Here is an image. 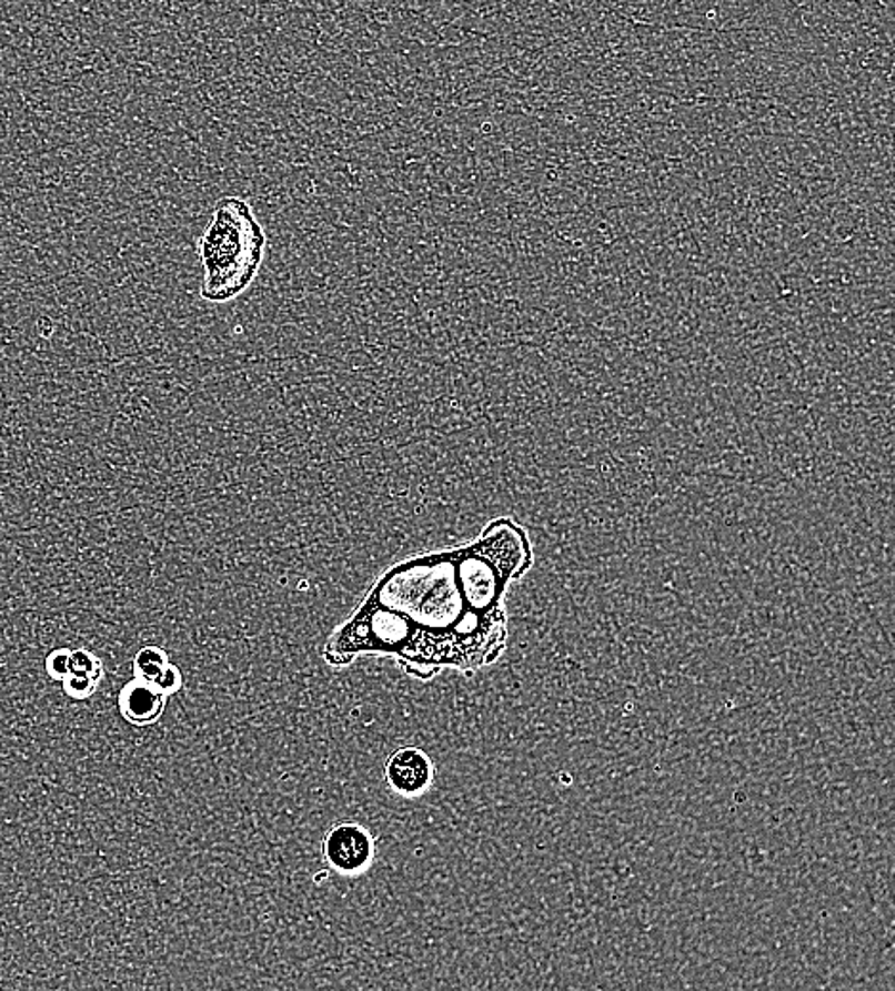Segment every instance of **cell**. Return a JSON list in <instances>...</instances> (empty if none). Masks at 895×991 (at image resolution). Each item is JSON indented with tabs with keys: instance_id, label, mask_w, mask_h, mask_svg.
Returning <instances> with one entry per match:
<instances>
[{
	"instance_id": "obj_1",
	"label": "cell",
	"mask_w": 895,
	"mask_h": 991,
	"mask_svg": "<svg viewBox=\"0 0 895 991\" xmlns=\"http://www.w3.org/2000/svg\"><path fill=\"white\" fill-rule=\"evenodd\" d=\"M366 599L409 621L413 635L395 658L419 679H432L443 668H483L506 647V613L480 614L469 607L456 576L455 549L401 560L380 576Z\"/></svg>"
},
{
	"instance_id": "obj_2",
	"label": "cell",
	"mask_w": 895,
	"mask_h": 991,
	"mask_svg": "<svg viewBox=\"0 0 895 991\" xmlns=\"http://www.w3.org/2000/svg\"><path fill=\"white\" fill-rule=\"evenodd\" d=\"M204 283L201 297L225 304L241 296L264 263L265 231L241 196H224L198 243Z\"/></svg>"
},
{
	"instance_id": "obj_3",
	"label": "cell",
	"mask_w": 895,
	"mask_h": 991,
	"mask_svg": "<svg viewBox=\"0 0 895 991\" xmlns=\"http://www.w3.org/2000/svg\"><path fill=\"white\" fill-rule=\"evenodd\" d=\"M321 850L329 866L340 876H361L373 863L374 839L361 823L339 822L326 831Z\"/></svg>"
},
{
	"instance_id": "obj_4",
	"label": "cell",
	"mask_w": 895,
	"mask_h": 991,
	"mask_svg": "<svg viewBox=\"0 0 895 991\" xmlns=\"http://www.w3.org/2000/svg\"><path fill=\"white\" fill-rule=\"evenodd\" d=\"M434 762L426 751L416 746L395 749L386 762V780L395 793L421 797L434 782Z\"/></svg>"
},
{
	"instance_id": "obj_5",
	"label": "cell",
	"mask_w": 895,
	"mask_h": 991,
	"mask_svg": "<svg viewBox=\"0 0 895 991\" xmlns=\"http://www.w3.org/2000/svg\"><path fill=\"white\" fill-rule=\"evenodd\" d=\"M164 701L167 695L163 690L137 677L122 688L119 695V709L122 717L132 725H151L163 714Z\"/></svg>"
},
{
	"instance_id": "obj_6",
	"label": "cell",
	"mask_w": 895,
	"mask_h": 991,
	"mask_svg": "<svg viewBox=\"0 0 895 991\" xmlns=\"http://www.w3.org/2000/svg\"><path fill=\"white\" fill-rule=\"evenodd\" d=\"M134 671L138 679L155 685L164 695H172L182 687V674L177 666H170L163 648L143 647L134 658Z\"/></svg>"
},
{
	"instance_id": "obj_7",
	"label": "cell",
	"mask_w": 895,
	"mask_h": 991,
	"mask_svg": "<svg viewBox=\"0 0 895 991\" xmlns=\"http://www.w3.org/2000/svg\"><path fill=\"white\" fill-rule=\"evenodd\" d=\"M103 668L102 661L100 658H95L92 653L89 650H71V655H69V671L68 675H77V677H90V679H95V681H100L102 679ZM66 675V677H68Z\"/></svg>"
},
{
	"instance_id": "obj_8",
	"label": "cell",
	"mask_w": 895,
	"mask_h": 991,
	"mask_svg": "<svg viewBox=\"0 0 895 991\" xmlns=\"http://www.w3.org/2000/svg\"><path fill=\"white\" fill-rule=\"evenodd\" d=\"M98 682L100 681L90 679V677L68 675V677L61 681V685H63V692H66L69 698H73V700H87V698L94 695Z\"/></svg>"
},
{
	"instance_id": "obj_9",
	"label": "cell",
	"mask_w": 895,
	"mask_h": 991,
	"mask_svg": "<svg viewBox=\"0 0 895 991\" xmlns=\"http://www.w3.org/2000/svg\"><path fill=\"white\" fill-rule=\"evenodd\" d=\"M69 655L71 650L68 648H56L47 658V671L56 681H63L69 671Z\"/></svg>"
}]
</instances>
